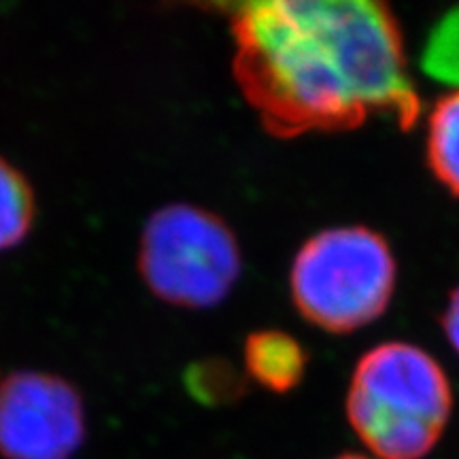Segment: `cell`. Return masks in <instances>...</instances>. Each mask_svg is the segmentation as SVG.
<instances>
[{"label": "cell", "mask_w": 459, "mask_h": 459, "mask_svg": "<svg viewBox=\"0 0 459 459\" xmlns=\"http://www.w3.org/2000/svg\"><path fill=\"white\" fill-rule=\"evenodd\" d=\"M336 459H368V457L355 455V453H347V455H341V457H336Z\"/></svg>", "instance_id": "cell-12"}, {"label": "cell", "mask_w": 459, "mask_h": 459, "mask_svg": "<svg viewBox=\"0 0 459 459\" xmlns=\"http://www.w3.org/2000/svg\"><path fill=\"white\" fill-rule=\"evenodd\" d=\"M428 164L459 198V90L436 102L428 119Z\"/></svg>", "instance_id": "cell-7"}, {"label": "cell", "mask_w": 459, "mask_h": 459, "mask_svg": "<svg viewBox=\"0 0 459 459\" xmlns=\"http://www.w3.org/2000/svg\"><path fill=\"white\" fill-rule=\"evenodd\" d=\"M290 283L304 319L344 334L385 313L395 287V260L387 240L375 230L330 228L300 247Z\"/></svg>", "instance_id": "cell-3"}, {"label": "cell", "mask_w": 459, "mask_h": 459, "mask_svg": "<svg viewBox=\"0 0 459 459\" xmlns=\"http://www.w3.org/2000/svg\"><path fill=\"white\" fill-rule=\"evenodd\" d=\"M139 273L153 296L181 308L217 307L240 277L238 240L220 215L175 203L149 217Z\"/></svg>", "instance_id": "cell-4"}, {"label": "cell", "mask_w": 459, "mask_h": 459, "mask_svg": "<svg viewBox=\"0 0 459 459\" xmlns=\"http://www.w3.org/2000/svg\"><path fill=\"white\" fill-rule=\"evenodd\" d=\"M187 394L200 404L223 406L238 400L247 392V383L240 372L226 359H198L187 366L183 375Z\"/></svg>", "instance_id": "cell-9"}, {"label": "cell", "mask_w": 459, "mask_h": 459, "mask_svg": "<svg viewBox=\"0 0 459 459\" xmlns=\"http://www.w3.org/2000/svg\"><path fill=\"white\" fill-rule=\"evenodd\" d=\"M453 409L443 366L409 342H383L355 366L347 417L381 459H423L438 445Z\"/></svg>", "instance_id": "cell-2"}, {"label": "cell", "mask_w": 459, "mask_h": 459, "mask_svg": "<svg viewBox=\"0 0 459 459\" xmlns=\"http://www.w3.org/2000/svg\"><path fill=\"white\" fill-rule=\"evenodd\" d=\"M85 440L79 389L49 372L22 370L0 381V455L71 459Z\"/></svg>", "instance_id": "cell-5"}, {"label": "cell", "mask_w": 459, "mask_h": 459, "mask_svg": "<svg viewBox=\"0 0 459 459\" xmlns=\"http://www.w3.org/2000/svg\"><path fill=\"white\" fill-rule=\"evenodd\" d=\"M37 200L20 169L0 158V251L13 249L30 234Z\"/></svg>", "instance_id": "cell-8"}, {"label": "cell", "mask_w": 459, "mask_h": 459, "mask_svg": "<svg viewBox=\"0 0 459 459\" xmlns=\"http://www.w3.org/2000/svg\"><path fill=\"white\" fill-rule=\"evenodd\" d=\"M232 73L277 139L353 130L421 115L392 9L375 0H257L234 4Z\"/></svg>", "instance_id": "cell-1"}, {"label": "cell", "mask_w": 459, "mask_h": 459, "mask_svg": "<svg viewBox=\"0 0 459 459\" xmlns=\"http://www.w3.org/2000/svg\"><path fill=\"white\" fill-rule=\"evenodd\" d=\"M443 328L451 347L459 353V287L453 291L449 304H446V311L443 315Z\"/></svg>", "instance_id": "cell-11"}, {"label": "cell", "mask_w": 459, "mask_h": 459, "mask_svg": "<svg viewBox=\"0 0 459 459\" xmlns=\"http://www.w3.org/2000/svg\"><path fill=\"white\" fill-rule=\"evenodd\" d=\"M245 368L268 392L287 394L302 381L307 353L294 336L279 330H260L245 342Z\"/></svg>", "instance_id": "cell-6"}, {"label": "cell", "mask_w": 459, "mask_h": 459, "mask_svg": "<svg viewBox=\"0 0 459 459\" xmlns=\"http://www.w3.org/2000/svg\"><path fill=\"white\" fill-rule=\"evenodd\" d=\"M423 68L434 77L459 83V9L446 15L432 32L423 56Z\"/></svg>", "instance_id": "cell-10"}]
</instances>
